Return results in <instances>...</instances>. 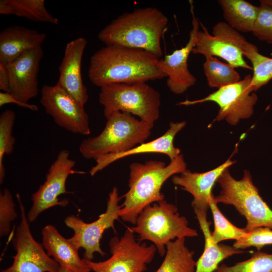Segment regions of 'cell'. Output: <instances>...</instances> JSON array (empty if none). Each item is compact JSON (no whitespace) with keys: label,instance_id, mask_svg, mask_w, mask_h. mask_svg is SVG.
<instances>
[{"label":"cell","instance_id":"obj_1","mask_svg":"<svg viewBox=\"0 0 272 272\" xmlns=\"http://www.w3.org/2000/svg\"><path fill=\"white\" fill-rule=\"evenodd\" d=\"M159 58L143 49L105 45L91 56L88 77L100 88L162 79L166 77L157 66Z\"/></svg>","mask_w":272,"mask_h":272},{"label":"cell","instance_id":"obj_2","mask_svg":"<svg viewBox=\"0 0 272 272\" xmlns=\"http://www.w3.org/2000/svg\"><path fill=\"white\" fill-rule=\"evenodd\" d=\"M168 19L154 7L138 8L120 15L98 33L105 45H115L145 50L160 58L162 37Z\"/></svg>","mask_w":272,"mask_h":272},{"label":"cell","instance_id":"obj_3","mask_svg":"<svg viewBox=\"0 0 272 272\" xmlns=\"http://www.w3.org/2000/svg\"><path fill=\"white\" fill-rule=\"evenodd\" d=\"M186 169V164L182 154L167 165L163 161L152 160L144 163H131L129 189L121 196L124 200L119 212V217L134 225L138 216L146 207L164 199V195L161 191L164 182Z\"/></svg>","mask_w":272,"mask_h":272},{"label":"cell","instance_id":"obj_4","mask_svg":"<svg viewBox=\"0 0 272 272\" xmlns=\"http://www.w3.org/2000/svg\"><path fill=\"white\" fill-rule=\"evenodd\" d=\"M106 120L99 135L88 138L81 143L79 150L84 158L96 160L104 155L128 151L144 143L153 127L129 113L119 111Z\"/></svg>","mask_w":272,"mask_h":272},{"label":"cell","instance_id":"obj_5","mask_svg":"<svg viewBox=\"0 0 272 272\" xmlns=\"http://www.w3.org/2000/svg\"><path fill=\"white\" fill-rule=\"evenodd\" d=\"M130 229L138 235V241L152 242L161 256L165 254L166 245L169 242L198 235L195 229L188 226V220L180 215L177 208L164 199L146 207Z\"/></svg>","mask_w":272,"mask_h":272},{"label":"cell","instance_id":"obj_6","mask_svg":"<svg viewBox=\"0 0 272 272\" xmlns=\"http://www.w3.org/2000/svg\"><path fill=\"white\" fill-rule=\"evenodd\" d=\"M216 182L221 190L214 196L215 200L217 203L233 206L246 219V232L260 227L272 229V210L260 196L249 171L244 170L242 178L236 180L227 168Z\"/></svg>","mask_w":272,"mask_h":272},{"label":"cell","instance_id":"obj_7","mask_svg":"<svg viewBox=\"0 0 272 272\" xmlns=\"http://www.w3.org/2000/svg\"><path fill=\"white\" fill-rule=\"evenodd\" d=\"M100 88L99 101L106 119L118 111L137 116L152 126L158 119L161 95L146 82L113 84Z\"/></svg>","mask_w":272,"mask_h":272},{"label":"cell","instance_id":"obj_8","mask_svg":"<svg viewBox=\"0 0 272 272\" xmlns=\"http://www.w3.org/2000/svg\"><path fill=\"white\" fill-rule=\"evenodd\" d=\"M111 256L94 262L83 258L86 265L94 272H144L153 259L157 249L154 245L141 243L128 227L120 238L112 237L109 243Z\"/></svg>","mask_w":272,"mask_h":272},{"label":"cell","instance_id":"obj_9","mask_svg":"<svg viewBox=\"0 0 272 272\" xmlns=\"http://www.w3.org/2000/svg\"><path fill=\"white\" fill-rule=\"evenodd\" d=\"M251 80L252 76L248 74L238 82L220 88L203 98L186 100L178 104L189 106L206 102H215L219 107L216 120H225L229 124L235 125L241 119H247L253 113L258 97L250 89Z\"/></svg>","mask_w":272,"mask_h":272},{"label":"cell","instance_id":"obj_10","mask_svg":"<svg viewBox=\"0 0 272 272\" xmlns=\"http://www.w3.org/2000/svg\"><path fill=\"white\" fill-rule=\"evenodd\" d=\"M16 198L21 215V221L13 240L16 253L13 256L14 261L11 266L1 272H59L61 266L33 238L19 193L16 194Z\"/></svg>","mask_w":272,"mask_h":272},{"label":"cell","instance_id":"obj_11","mask_svg":"<svg viewBox=\"0 0 272 272\" xmlns=\"http://www.w3.org/2000/svg\"><path fill=\"white\" fill-rule=\"evenodd\" d=\"M121 198L117 188H113L109 194L106 211L93 222L85 223L74 215L65 219V225L74 231L69 240L78 250L80 248L85 250L84 258L92 260L95 252L102 256L106 254L101 248L100 240L105 230L112 228L115 231L114 222L119 218L121 205L118 202Z\"/></svg>","mask_w":272,"mask_h":272},{"label":"cell","instance_id":"obj_12","mask_svg":"<svg viewBox=\"0 0 272 272\" xmlns=\"http://www.w3.org/2000/svg\"><path fill=\"white\" fill-rule=\"evenodd\" d=\"M69 155L67 150H62L58 153L48 169L45 181L32 194V205L27 214L29 222H34L42 212L50 208L68 205L67 199L58 198L60 194L71 193L66 189L68 177L71 174L86 173L73 169L76 162L70 159Z\"/></svg>","mask_w":272,"mask_h":272},{"label":"cell","instance_id":"obj_13","mask_svg":"<svg viewBox=\"0 0 272 272\" xmlns=\"http://www.w3.org/2000/svg\"><path fill=\"white\" fill-rule=\"evenodd\" d=\"M40 101L58 126L74 133L90 134L89 117L84 107L57 85H44Z\"/></svg>","mask_w":272,"mask_h":272},{"label":"cell","instance_id":"obj_14","mask_svg":"<svg viewBox=\"0 0 272 272\" xmlns=\"http://www.w3.org/2000/svg\"><path fill=\"white\" fill-rule=\"evenodd\" d=\"M191 8L192 28L187 42L181 48L175 50L163 58H159L157 62L158 69L167 78L168 88L175 94L184 93L196 81V78L190 72L187 64L189 54L195 45L196 35L199 26V23L194 16L192 5Z\"/></svg>","mask_w":272,"mask_h":272},{"label":"cell","instance_id":"obj_15","mask_svg":"<svg viewBox=\"0 0 272 272\" xmlns=\"http://www.w3.org/2000/svg\"><path fill=\"white\" fill-rule=\"evenodd\" d=\"M43 56L41 46L27 50L5 64L10 75V93L28 103L38 93V74Z\"/></svg>","mask_w":272,"mask_h":272},{"label":"cell","instance_id":"obj_16","mask_svg":"<svg viewBox=\"0 0 272 272\" xmlns=\"http://www.w3.org/2000/svg\"><path fill=\"white\" fill-rule=\"evenodd\" d=\"M87 44V41L83 37L77 38L67 43L56 84L82 107H84L89 99L81 74L82 57Z\"/></svg>","mask_w":272,"mask_h":272},{"label":"cell","instance_id":"obj_17","mask_svg":"<svg viewBox=\"0 0 272 272\" xmlns=\"http://www.w3.org/2000/svg\"><path fill=\"white\" fill-rule=\"evenodd\" d=\"M186 125L185 121L169 124V127L163 135L147 143H143L134 148L119 153L110 154L97 159L96 165L89 171L93 176L112 163L125 157L145 153H161L168 156L170 161L173 160L180 155V150L174 145L176 135Z\"/></svg>","mask_w":272,"mask_h":272},{"label":"cell","instance_id":"obj_18","mask_svg":"<svg viewBox=\"0 0 272 272\" xmlns=\"http://www.w3.org/2000/svg\"><path fill=\"white\" fill-rule=\"evenodd\" d=\"M235 162L229 158L216 168L202 173L192 172L186 169L173 175L172 181L192 195L191 206L193 209L208 211L213 186L222 172Z\"/></svg>","mask_w":272,"mask_h":272},{"label":"cell","instance_id":"obj_19","mask_svg":"<svg viewBox=\"0 0 272 272\" xmlns=\"http://www.w3.org/2000/svg\"><path fill=\"white\" fill-rule=\"evenodd\" d=\"M42 246L47 254L59 264L72 272H90L83 258L79 255V250L62 236L52 225L42 229Z\"/></svg>","mask_w":272,"mask_h":272},{"label":"cell","instance_id":"obj_20","mask_svg":"<svg viewBox=\"0 0 272 272\" xmlns=\"http://www.w3.org/2000/svg\"><path fill=\"white\" fill-rule=\"evenodd\" d=\"M46 34L22 26L14 25L0 33V63L7 64L24 52L41 46Z\"/></svg>","mask_w":272,"mask_h":272},{"label":"cell","instance_id":"obj_21","mask_svg":"<svg viewBox=\"0 0 272 272\" xmlns=\"http://www.w3.org/2000/svg\"><path fill=\"white\" fill-rule=\"evenodd\" d=\"M205 239L203 251L196 261L195 272H215L220 263L234 255L242 254L243 250L223 243H215L210 230L211 223L207 220V211L193 209Z\"/></svg>","mask_w":272,"mask_h":272},{"label":"cell","instance_id":"obj_22","mask_svg":"<svg viewBox=\"0 0 272 272\" xmlns=\"http://www.w3.org/2000/svg\"><path fill=\"white\" fill-rule=\"evenodd\" d=\"M202 31L199 30L196 35L195 43L191 53L203 55L205 57L218 56L225 60L235 68L242 67L252 70L240 51L231 44L210 34L207 29L201 24Z\"/></svg>","mask_w":272,"mask_h":272},{"label":"cell","instance_id":"obj_23","mask_svg":"<svg viewBox=\"0 0 272 272\" xmlns=\"http://www.w3.org/2000/svg\"><path fill=\"white\" fill-rule=\"evenodd\" d=\"M226 23L238 32H252L259 6L244 0H219Z\"/></svg>","mask_w":272,"mask_h":272},{"label":"cell","instance_id":"obj_24","mask_svg":"<svg viewBox=\"0 0 272 272\" xmlns=\"http://www.w3.org/2000/svg\"><path fill=\"white\" fill-rule=\"evenodd\" d=\"M164 259L155 272H195L194 252L185 245V238L176 239L166 245Z\"/></svg>","mask_w":272,"mask_h":272},{"label":"cell","instance_id":"obj_25","mask_svg":"<svg viewBox=\"0 0 272 272\" xmlns=\"http://www.w3.org/2000/svg\"><path fill=\"white\" fill-rule=\"evenodd\" d=\"M241 52L252 64L253 75L250 87L254 92L272 79V58L260 54L256 46L250 42Z\"/></svg>","mask_w":272,"mask_h":272},{"label":"cell","instance_id":"obj_26","mask_svg":"<svg viewBox=\"0 0 272 272\" xmlns=\"http://www.w3.org/2000/svg\"><path fill=\"white\" fill-rule=\"evenodd\" d=\"M203 69L210 87L220 88L239 81L240 74L235 68L214 56H206Z\"/></svg>","mask_w":272,"mask_h":272},{"label":"cell","instance_id":"obj_27","mask_svg":"<svg viewBox=\"0 0 272 272\" xmlns=\"http://www.w3.org/2000/svg\"><path fill=\"white\" fill-rule=\"evenodd\" d=\"M217 203L212 194L209 202L214 220V229L212 232V239L215 243H220L226 240L237 241L246 233L244 228H240L232 224L220 211Z\"/></svg>","mask_w":272,"mask_h":272},{"label":"cell","instance_id":"obj_28","mask_svg":"<svg viewBox=\"0 0 272 272\" xmlns=\"http://www.w3.org/2000/svg\"><path fill=\"white\" fill-rule=\"evenodd\" d=\"M14 15L40 22L58 24V19L46 10L44 0H8Z\"/></svg>","mask_w":272,"mask_h":272},{"label":"cell","instance_id":"obj_29","mask_svg":"<svg viewBox=\"0 0 272 272\" xmlns=\"http://www.w3.org/2000/svg\"><path fill=\"white\" fill-rule=\"evenodd\" d=\"M16 118L15 112L11 109L4 111L0 115V184L3 183L6 172L4 165L5 155L12 154L16 140L12 134Z\"/></svg>","mask_w":272,"mask_h":272},{"label":"cell","instance_id":"obj_30","mask_svg":"<svg viewBox=\"0 0 272 272\" xmlns=\"http://www.w3.org/2000/svg\"><path fill=\"white\" fill-rule=\"evenodd\" d=\"M215 272H272V253L257 250L249 259L234 265L220 264Z\"/></svg>","mask_w":272,"mask_h":272},{"label":"cell","instance_id":"obj_31","mask_svg":"<svg viewBox=\"0 0 272 272\" xmlns=\"http://www.w3.org/2000/svg\"><path fill=\"white\" fill-rule=\"evenodd\" d=\"M258 40L272 44V6L260 1L258 15L252 31Z\"/></svg>","mask_w":272,"mask_h":272},{"label":"cell","instance_id":"obj_32","mask_svg":"<svg viewBox=\"0 0 272 272\" xmlns=\"http://www.w3.org/2000/svg\"><path fill=\"white\" fill-rule=\"evenodd\" d=\"M269 245H272V229L260 227L246 232L243 237L235 241L233 246L241 250L255 247L257 250H260L264 246Z\"/></svg>","mask_w":272,"mask_h":272},{"label":"cell","instance_id":"obj_33","mask_svg":"<svg viewBox=\"0 0 272 272\" xmlns=\"http://www.w3.org/2000/svg\"><path fill=\"white\" fill-rule=\"evenodd\" d=\"M17 217L12 195L8 188L0 193V235H8L12 222Z\"/></svg>","mask_w":272,"mask_h":272},{"label":"cell","instance_id":"obj_34","mask_svg":"<svg viewBox=\"0 0 272 272\" xmlns=\"http://www.w3.org/2000/svg\"><path fill=\"white\" fill-rule=\"evenodd\" d=\"M13 103L19 105L22 107L29 109L32 111H37L38 107L37 105L29 104L20 101L15 97L11 93L2 92L0 93V107H2L4 105Z\"/></svg>","mask_w":272,"mask_h":272},{"label":"cell","instance_id":"obj_35","mask_svg":"<svg viewBox=\"0 0 272 272\" xmlns=\"http://www.w3.org/2000/svg\"><path fill=\"white\" fill-rule=\"evenodd\" d=\"M0 89L10 93V75L7 65L0 63Z\"/></svg>","mask_w":272,"mask_h":272},{"label":"cell","instance_id":"obj_36","mask_svg":"<svg viewBox=\"0 0 272 272\" xmlns=\"http://www.w3.org/2000/svg\"><path fill=\"white\" fill-rule=\"evenodd\" d=\"M0 14L5 15H14L13 10L8 0H1Z\"/></svg>","mask_w":272,"mask_h":272},{"label":"cell","instance_id":"obj_37","mask_svg":"<svg viewBox=\"0 0 272 272\" xmlns=\"http://www.w3.org/2000/svg\"><path fill=\"white\" fill-rule=\"evenodd\" d=\"M59 272H72V271L66 268L61 267Z\"/></svg>","mask_w":272,"mask_h":272},{"label":"cell","instance_id":"obj_38","mask_svg":"<svg viewBox=\"0 0 272 272\" xmlns=\"http://www.w3.org/2000/svg\"><path fill=\"white\" fill-rule=\"evenodd\" d=\"M264 1L268 4L269 5L272 6V0H264Z\"/></svg>","mask_w":272,"mask_h":272}]
</instances>
